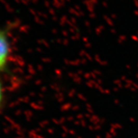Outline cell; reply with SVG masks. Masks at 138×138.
Returning <instances> with one entry per match:
<instances>
[{"instance_id": "6da1fadb", "label": "cell", "mask_w": 138, "mask_h": 138, "mask_svg": "<svg viewBox=\"0 0 138 138\" xmlns=\"http://www.w3.org/2000/svg\"><path fill=\"white\" fill-rule=\"evenodd\" d=\"M10 57V42L6 29H0V71L6 69Z\"/></svg>"}, {"instance_id": "7a4b0ae2", "label": "cell", "mask_w": 138, "mask_h": 138, "mask_svg": "<svg viewBox=\"0 0 138 138\" xmlns=\"http://www.w3.org/2000/svg\"><path fill=\"white\" fill-rule=\"evenodd\" d=\"M3 96H4V94H3V85H2V81L0 79V107L2 105V101H3Z\"/></svg>"}]
</instances>
